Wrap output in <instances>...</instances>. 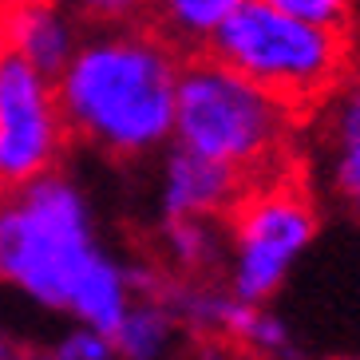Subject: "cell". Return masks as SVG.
Listing matches in <instances>:
<instances>
[{"label":"cell","mask_w":360,"mask_h":360,"mask_svg":"<svg viewBox=\"0 0 360 360\" xmlns=\"http://www.w3.org/2000/svg\"><path fill=\"white\" fill-rule=\"evenodd\" d=\"M179 340H182V328H179L174 309H170L167 297H162V285L150 289V293H135V297H131L127 313H123L119 325L111 328L115 356H131V360L167 356Z\"/></svg>","instance_id":"cell-10"},{"label":"cell","mask_w":360,"mask_h":360,"mask_svg":"<svg viewBox=\"0 0 360 360\" xmlns=\"http://www.w3.org/2000/svg\"><path fill=\"white\" fill-rule=\"evenodd\" d=\"M52 356L56 360H111L115 356V345H111V333L72 321V328L52 345Z\"/></svg>","instance_id":"cell-16"},{"label":"cell","mask_w":360,"mask_h":360,"mask_svg":"<svg viewBox=\"0 0 360 360\" xmlns=\"http://www.w3.org/2000/svg\"><path fill=\"white\" fill-rule=\"evenodd\" d=\"M233 72L309 115L352 68V32L301 20L269 0H245L202 44Z\"/></svg>","instance_id":"cell-4"},{"label":"cell","mask_w":360,"mask_h":360,"mask_svg":"<svg viewBox=\"0 0 360 360\" xmlns=\"http://www.w3.org/2000/svg\"><path fill=\"white\" fill-rule=\"evenodd\" d=\"M182 52L150 20L84 28L56 72V96L72 143L103 159L135 162L170 147Z\"/></svg>","instance_id":"cell-2"},{"label":"cell","mask_w":360,"mask_h":360,"mask_svg":"<svg viewBox=\"0 0 360 360\" xmlns=\"http://www.w3.org/2000/svg\"><path fill=\"white\" fill-rule=\"evenodd\" d=\"M309 150L337 147V143H360V68H349L333 91L305 115Z\"/></svg>","instance_id":"cell-11"},{"label":"cell","mask_w":360,"mask_h":360,"mask_svg":"<svg viewBox=\"0 0 360 360\" xmlns=\"http://www.w3.org/2000/svg\"><path fill=\"white\" fill-rule=\"evenodd\" d=\"M245 0H147V20L182 52H198L210 32Z\"/></svg>","instance_id":"cell-12"},{"label":"cell","mask_w":360,"mask_h":360,"mask_svg":"<svg viewBox=\"0 0 360 360\" xmlns=\"http://www.w3.org/2000/svg\"><path fill=\"white\" fill-rule=\"evenodd\" d=\"M0 281L48 313L103 333L135 297L131 262L103 245L84 186L60 167L0 191Z\"/></svg>","instance_id":"cell-1"},{"label":"cell","mask_w":360,"mask_h":360,"mask_svg":"<svg viewBox=\"0 0 360 360\" xmlns=\"http://www.w3.org/2000/svg\"><path fill=\"white\" fill-rule=\"evenodd\" d=\"M277 8L293 12L301 20H317L328 28H349L352 32V16H356V0H269Z\"/></svg>","instance_id":"cell-17"},{"label":"cell","mask_w":360,"mask_h":360,"mask_svg":"<svg viewBox=\"0 0 360 360\" xmlns=\"http://www.w3.org/2000/svg\"><path fill=\"white\" fill-rule=\"evenodd\" d=\"M317 198L297 170L250 182L226 214V289L242 301H269L317 242Z\"/></svg>","instance_id":"cell-5"},{"label":"cell","mask_w":360,"mask_h":360,"mask_svg":"<svg viewBox=\"0 0 360 360\" xmlns=\"http://www.w3.org/2000/svg\"><path fill=\"white\" fill-rule=\"evenodd\" d=\"M170 143L226 162L245 182H262L297 170L305 115L198 48L182 60Z\"/></svg>","instance_id":"cell-3"},{"label":"cell","mask_w":360,"mask_h":360,"mask_svg":"<svg viewBox=\"0 0 360 360\" xmlns=\"http://www.w3.org/2000/svg\"><path fill=\"white\" fill-rule=\"evenodd\" d=\"M155 262L170 277H222L226 222H218V218H162Z\"/></svg>","instance_id":"cell-9"},{"label":"cell","mask_w":360,"mask_h":360,"mask_svg":"<svg viewBox=\"0 0 360 360\" xmlns=\"http://www.w3.org/2000/svg\"><path fill=\"white\" fill-rule=\"evenodd\" d=\"M84 28H111V24L147 20V0H60Z\"/></svg>","instance_id":"cell-15"},{"label":"cell","mask_w":360,"mask_h":360,"mask_svg":"<svg viewBox=\"0 0 360 360\" xmlns=\"http://www.w3.org/2000/svg\"><path fill=\"white\" fill-rule=\"evenodd\" d=\"M317 162H321V182H325V191L360 222V143L321 147Z\"/></svg>","instance_id":"cell-14"},{"label":"cell","mask_w":360,"mask_h":360,"mask_svg":"<svg viewBox=\"0 0 360 360\" xmlns=\"http://www.w3.org/2000/svg\"><path fill=\"white\" fill-rule=\"evenodd\" d=\"M226 349L250 352V356H285L293 352V333L269 309V301H242L233 293V309L226 321Z\"/></svg>","instance_id":"cell-13"},{"label":"cell","mask_w":360,"mask_h":360,"mask_svg":"<svg viewBox=\"0 0 360 360\" xmlns=\"http://www.w3.org/2000/svg\"><path fill=\"white\" fill-rule=\"evenodd\" d=\"M84 24L60 0H0V40L4 52L56 75L75 52Z\"/></svg>","instance_id":"cell-8"},{"label":"cell","mask_w":360,"mask_h":360,"mask_svg":"<svg viewBox=\"0 0 360 360\" xmlns=\"http://www.w3.org/2000/svg\"><path fill=\"white\" fill-rule=\"evenodd\" d=\"M0 52H4V40H0Z\"/></svg>","instance_id":"cell-19"},{"label":"cell","mask_w":360,"mask_h":360,"mask_svg":"<svg viewBox=\"0 0 360 360\" xmlns=\"http://www.w3.org/2000/svg\"><path fill=\"white\" fill-rule=\"evenodd\" d=\"M250 182L233 167L170 143L159 159V214L162 218H218L238 206Z\"/></svg>","instance_id":"cell-7"},{"label":"cell","mask_w":360,"mask_h":360,"mask_svg":"<svg viewBox=\"0 0 360 360\" xmlns=\"http://www.w3.org/2000/svg\"><path fill=\"white\" fill-rule=\"evenodd\" d=\"M0 356H8V345H4V337H0Z\"/></svg>","instance_id":"cell-18"},{"label":"cell","mask_w":360,"mask_h":360,"mask_svg":"<svg viewBox=\"0 0 360 360\" xmlns=\"http://www.w3.org/2000/svg\"><path fill=\"white\" fill-rule=\"evenodd\" d=\"M68 143L56 75L0 52V191L56 170Z\"/></svg>","instance_id":"cell-6"}]
</instances>
